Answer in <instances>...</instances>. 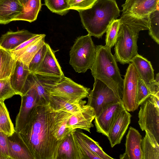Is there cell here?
I'll list each match as a JSON object with an SVG mask.
<instances>
[{
  "instance_id": "6da1fadb",
  "label": "cell",
  "mask_w": 159,
  "mask_h": 159,
  "mask_svg": "<svg viewBox=\"0 0 159 159\" xmlns=\"http://www.w3.org/2000/svg\"><path fill=\"white\" fill-rule=\"evenodd\" d=\"M56 112L49 103L35 106L19 132L34 159H57L61 142L54 135L53 125Z\"/></svg>"
},
{
  "instance_id": "7a4b0ae2",
  "label": "cell",
  "mask_w": 159,
  "mask_h": 159,
  "mask_svg": "<svg viewBox=\"0 0 159 159\" xmlns=\"http://www.w3.org/2000/svg\"><path fill=\"white\" fill-rule=\"evenodd\" d=\"M115 43V57L121 64H129L137 54L139 32L148 29V17L122 14Z\"/></svg>"
},
{
  "instance_id": "3957f363",
  "label": "cell",
  "mask_w": 159,
  "mask_h": 159,
  "mask_svg": "<svg viewBox=\"0 0 159 159\" xmlns=\"http://www.w3.org/2000/svg\"><path fill=\"white\" fill-rule=\"evenodd\" d=\"M88 34L101 38L112 22L120 16L115 0H97L89 8L78 11Z\"/></svg>"
},
{
  "instance_id": "277c9868",
  "label": "cell",
  "mask_w": 159,
  "mask_h": 159,
  "mask_svg": "<svg viewBox=\"0 0 159 159\" xmlns=\"http://www.w3.org/2000/svg\"><path fill=\"white\" fill-rule=\"evenodd\" d=\"M96 48L95 59L90 69L92 75L122 96L123 79L111 48L102 45L96 46Z\"/></svg>"
},
{
  "instance_id": "5b68a950",
  "label": "cell",
  "mask_w": 159,
  "mask_h": 159,
  "mask_svg": "<svg viewBox=\"0 0 159 159\" xmlns=\"http://www.w3.org/2000/svg\"><path fill=\"white\" fill-rule=\"evenodd\" d=\"M96 48L89 34L77 37L70 51L69 64L75 71L85 72L94 61Z\"/></svg>"
},
{
  "instance_id": "8992f818",
  "label": "cell",
  "mask_w": 159,
  "mask_h": 159,
  "mask_svg": "<svg viewBox=\"0 0 159 159\" xmlns=\"http://www.w3.org/2000/svg\"><path fill=\"white\" fill-rule=\"evenodd\" d=\"M140 105L138 122L140 128L150 132L159 143V98L151 95Z\"/></svg>"
},
{
  "instance_id": "52a82bcc",
  "label": "cell",
  "mask_w": 159,
  "mask_h": 159,
  "mask_svg": "<svg viewBox=\"0 0 159 159\" xmlns=\"http://www.w3.org/2000/svg\"><path fill=\"white\" fill-rule=\"evenodd\" d=\"M46 90L49 95L62 98L72 103H79L88 97L90 89L65 76L57 82L49 85Z\"/></svg>"
},
{
  "instance_id": "ba28073f",
  "label": "cell",
  "mask_w": 159,
  "mask_h": 159,
  "mask_svg": "<svg viewBox=\"0 0 159 159\" xmlns=\"http://www.w3.org/2000/svg\"><path fill=\"white\" fill-rule=\"evenodd\" d=\"M122 97L100 80L94 78L93 89L89 92L87 104L94 109L95 116H97L108 106L122 101Z\"/></svg>"
},
{
  "instance_id": "9c48e42d",
  "label": "cell",
  "mask_w": 159,
  "mask_h": 159,
  "mask_svg": "<svg viewBox=\"0 0 159 159\" xmlns=\"http://www.w3.org/2000/svg\"><path fill=\"white\" fill-rule=\"evenodd\" d=\"M129 64L123 79L122 100L125 109L133 112L139 107L136 96L139 76L134 64L132 62Z\"/></svg>"
},
{
  "instance_id": "30bf717a",
  "label": "cell",
  "mask_w": 159,
  "mask_h": 159,
  "mask_svg": "<svg viewBox=\"0 0 159 159\" xmlns=\"http://www.w3.org/2000/svg\"><path fill=\"white\" fill-rule=\"evenodd\" d=\"M26 83L29 89L24 95L21 96V103L19 112L16 119V131L20 132L24 127L28 116L32 109L35 106L41 104L34 86L27 80Z\"/></svg>"
},
{
  "instance_id": "8fae6325",
  "label": "cell",
  "mask_w": 159,
  "mask_h": 159,
  "mask_svg": "<svg viewBox=\"0 0 159 159\" xmlns=\"http://www.w3.org/2000/svg\"><path fill=\"white\" fill-rule=\"evenodd\" d=\"M125 108L122 101L110 104L104 108L94 118L96 131L107 137L109 131L120 112Z\"/></svg>"
},
{
  "instance_id": "7c38bea8",
  "label": "cell",
  "mask_w": 159,
  "mask_h": 159,
  "mask_svg": "<svg viewBox=\"0 0 159 159\" xmlns=\"http://www.w3.org/2000/svg\"><path fill=\"white\" fill-rule=\"evenodd\" d=\"M159 0H126L121 6L122 14L139 18L148 17L152 11L159 7Z\"/></svg>"
},
{
  "instance_id": "4fadbf2b",
  "label": "cell",
  "mask_w": 159,
  "mask_h": 159,
  "mask_svg": "<svg viewBox=\"0 0 159 159\" xmlns=\"http://www.w3.org/2000/svg\"><path fill=\"white\" fill-rule=\"evenodd\" d=\"M131 117L130 113L124 108L114 120L107 137L111 148L120 143L130 123Z\"/></svg>"
},
{
  "instance_id": "5bb4252c",
  "label": "cell",
  "mask_w": 159,
  "mask_h": 159,
  "mask_svg": "<svg viewBox=\"0 0 159 159\" xmlns=\"http://www.w3.org/2000/svg\"><path fill=\"white\" fill-rule=\"evenodd\" d=\"M95 116L94 109L89 105H85L80 111L72 114L70 117L67 127L71 131L79 129L90 133V129L94 126L92 122Z\"/></svg>"
},
{
  "instance_id": "9a60e30c",
  "label": "cell",
  "mask_w": 159,
  "mask_h": 159,
  "mask_svg": "<svg viewBox=\"0 0 159 159\" xmlns=\"http://www.w3.org/2000/svg\"><path fill=\"white\" fill-rule=\"evenodd\" d=\"M47 49L44 57L36 72L37 74L62 78L65 76L55 55L56 51L47 43Z\"/></svg>"
},
{
  "instance_id": "2e32d148",
  "label": "cell",
  "mask_w": 159,
  "mask_h": 159,
  "mask_svg": "<svg viewBox=\"0 0 159 159\" xmlns=\"http://www.w3.org/2000/svg\"><path fill=\"white\" fill-rule=\"evenodd\" d=\"M142 136L139 131L130 126L126 137L125 152L120 156L122 159H143L141 147Z\"/></svg>"
},
{
  "instance_id": "e0dca14e",
  "label": "cell",
  "mask_w": 159,
  "mask_h": 159,
  "mask_svg": "<svg viewBox=\"0 0 159 159\" xmlns=\"http://www.w3.org/2000/svg\"><path fill=\"white\" fill-rule=\"evenodd\" d=\"M7 141L10 159H34L19 132L7 136Z\"/></svg>"
},
{
  "instance_id": "ac0fdd59",
  "label": "cell",
  "mask_w": 159,
  "mask_h": 159,
  "mask_svg": "<svg viewBox=\"0 0 159 159\" xmlns=\"http://www.w3.org/2000/svg\"><path fill=\"white\" fill-rule=\"evenodd\" d=\"M62 78L30 73L27 80L35 87L42 104H48L49 95L46 88L48 85L59 81Z\"/></svg>"
},
{
  "instance_id": "d6986e66",
  "label": "cell",
  "mask_w": 159,
  "mask_h": 159,
  "mask_svg": "<svg viewBox=\"0 0 159 159\" xmlns=\"http://www.w3.org/2000/svg\"><path fill=\"white\" fill-rule=\"evenodd\" d=\"M37 34L25 30L15 32L7 31L2 35L0 38V47L7 51H12L24 42Z\"/></svg>"
},
{
  "instance_id": "ffe728a7",
  "label": "cell",
  "mask_w": 159,
  "mask_h": 159,
  "mask_svg": "<svg viewBox=\"0 0 159 159\" xmlns=\"http://www.w3.org/2000/svg\"><path fill=\"white\" fill-rule=\"evenodd\" d=\"M57 159H84L72 131L68 134L60 144Z\"/></svg>"
},
{
  "instance_id": "44dd1931",
  "label": "cell",
  "mask_w": 159,
  "mask_h": 159,
  "mask_svg": "<svg viewBox=\"0 0 159 159\" xmlns=\"http://www.w3.org/2000/svg\"><path fill=\"white\" fill-rule=\"evenodd\" d=\"M30 74L28 66L16 60L14 73L9 78L11 85L16 95L21 96L25 93L26 82Z\"/></svg>"
},
{
  "instance_id": "7402d4cb",
  "label": "cell",
  "mask_w": 159,
  "mask_h": 159,
  "mask_svg": "<svg viewBox=\"0 0 159 159\" xmlns=\"http://www.w3.org/2000/svg\"><path fill=\"white\" fill-rule=\"evenodd\" d=\"M23 7L19 0H0V24L6 25L13 21Z\"/></svg>"
},
{
  "instance_id": "603a6c76",
  "label": "cell",
  "mask_w": 159,
  "mask_h": 159,
  "mask_svg": "<svg viewBox=\"0 0 159 159\" xmlns=\"http://www.w3.org/2000/svg\"><path fill=\"white\" fill-rule=\"evenodd\" d=\"M134 65L139 77L147 84L154 81V70L151 62L139 54L131 61Z\"/></svg>"
},
{
  "instance_id": "cb8c5ba5",
  "label": "cell",
  "mask_w": 159,
  "mask_h": 159,
  "mask_svg": "<svg viewBox=\"0 0 159 159\" xmlns=\"http://www.w3.org/2000/svg\"><path fill=\"white\" fill-rule=\"evenodd\" d=\"M72 114L63 110L56 111L53 130L55 137L59 141L62 142L71 132L67 128L66 125L69 119Z\"/></svg>"
},
{
  "instance_id": "d4e9b609",
  "label": "cell",
  "mask_w": 159,
  "mask_h": 159,
  "mask_svg": "<svg viewBox=\"0 0 159 159\" xmlns=\"http://www.w3.org/2000/svg\"><path fill=\"white\" fill-rule=\"evenodd\" d=\"M86 103V101L83 100L79 103H73L62 98L49 95V104L56 111L61 110L74 114L80 111Z\"/></svg>"
},
{
  "instance_id": "484cf974",
  "label": "cell",
  "mask_w": 159,
  "mask_h": 159,
  "mask_svg": "<svg viewBox=\"0 0 159 159\" xmlns=\"http://www.w3.org/2000/svg\"><path fill=\"white\" fill-rule=\"evenodd\" d=\"M145 132L141 144L143 159H159V143L150 132Z\"/></svg>"
},
{
  "instance_id": "4316f807",
  "label": "cell",
  "mask_w": 159,
  "mask_h": 159,
  "mask_svg": "<svg viewBox=\"0 0 159 159\" xmlns=\"http://www.w3.org/2000/svg\"><path fill=\"white\" fill-rule=\"evenodd\" d=\"M16 61L10 51L0 47V79L10 78L14 73Z\"/></svg>"
},
{
  "instance_id": "83f0119b",
  "label": "cell",
  "mask_w": 159,
  "mask_h": 159,
  "mask_svg": "<svg viewBox=\"0 0 159 159\" xmlns=\"http://www.w3.org/2000/svg\"><path fill=\"white\" fill-rule=\"evenodd\" d=\"M42 4L41 0H28L21 12L13 21L24 20L32 22L35 20Z\"/></svg>"
},
{
  "instance_id": "f1b7e54d",
  "label": "cell",
  "mask_w": 159,
  "mask_h": 159,
  "mask_svg": "<svg viewBox=\"0 0 159 159\" xmlns=\"http://www.w3.org/2000/svg\"><path fill=\"white\" fill-rule=\"evenodd\" d=\"M45 34L24 49L16 60L21 61L29 67L30 63L33 57L45 43Z\"/></svg>"
},
{
  "instance_id": "f546056e",
  "label": "cell",
  "mask_w": 159,
  "mask_h": 159,
  "mask_svg": "<svg viewBox=\"0 0 159 159\" xmlns=\"http://www.w3.org/2000/svg\"><path fill=\"white\" fill-rule=\"evenodd\" d=\"M79 135L84 143L101 159H113L103 150L99 143L84 133L80 129L74 130Z\"/></svg>"
},
{
  "instance_id": "4dcf8cb0",
  "label": "cell",
  "mask_w": 159,
  "mask_h": 159,
  "mask_svg": "<svg viewBox=\"0 0 159 159\" xmlns=\"http://www.w3.org/2000/svg\"><path fill=\"white\" fill-rule=\"evenodd\" d=\"M15 131L4 101H0V132L9 136Z\"/></svg>"
},
{
  "instance_id": "1f68e13d",
  "label": "cell",
  "mask_w": 159,
  "mask_h": 159,
  "mask_svg": "<svg viewBox=\"0 0 159 159\" xmlns=\"http://www.w3.org/2000/svg\"><path fill=\"white\" fill-rule=\"evenodd\" d=\"M149 34L158 44H159V9L157 8L148 16Z\"/></svg>"
},
{
  "instance_id": "d6a6232c",
  "label": "cell",
  "mask_w": 159,
  "mask_h": 159,
  "mask_svg": "<svg viewBox=\"0 0 159 159\" xmlns=\"http://www.w3.org/2000/svg\"><path fill=\"white\" fill-rule=\"evenodd\" d=\"M69 0H44L45 4L52 12L63 16L70 11Z\"/></svg>"
},
{
  "instance_id": "836d02e7",
  "label": "cell",
  "mask_w": 159,
  "mask_h": 159,
  "mask_svg": "<svg viewBox=\"0 0 159 159\" xmlns=\"http://www.w3.org/2000/svg\"><path fill=\"white\" fill-rule=\"evenodd\" d=\"M119 24V19H116L114 20L111 24L106 32L105 46L111 49L115 44Z\"/></svg>"
},
{
  "instance_id": "e575fe53",
  "label": "cell",
  "mask_w": 159,
  "mask_h": 159,
  "mask_svg": "<svg viewBox=\"0 0 159 159\" xmlns=\"http://www.w3.org/2000/svg\"><path fill=\"white\" fill-rule=\"evenodd\" d=\"M152 95L147 84L139 77L138 80L136 96V103L139 105L147 98Z\"/></svg>"
},
{
  "instance_id": "d590c367",
  "label": "cell",
  "mask_w": 159,
  "mask_h": 159,
  "mask_svg": "<svg viewBox=\"0 0 159 159\" xmlns=\"http://www.w3.org/2000/svg\"><path fill=\"white\" fill-rule=\"evenodd\" d=\"M47 43L45 42L33 57L29 66L30 73L34 74L42 61L47 50Z\"/></svg>"
},
{
  "instance_id": "8d00e7d4",
  "label": "cell",
  "mask_w": 159,
  "mask_h": 159,
  "mask_svg": "<svg viewBox=\"0 0 159 159\" xmlns=\"http://www.w3.org/2000/svg\"><path fill=\"white\" fill-rule=\"evenodd\" d=\"M16 93L12 87L10 79H0V101H4Z\"/></svg>"
},
{
  "instance_id": "74e56055",
  "label": "cell",
  "mask_w": 159,
  "mask_h": 159,
  "mask_svg": "<svg viewBox=\"0 0 159 159\" xmlns=\"http://www.w3.org/2000/svg\"><path fill=\"white\" fill-rule=\"evenodd\" d=\"M72 131L78 147L83 154L84 159H101L88 148L74 130Z\"/></svg>"
},
{
  "instance_id": "f35d334b",
  "label": "cell",
  "mask_w": 159,
  "mask_h": 159,
  "mask_svg": "<svg viewBox=\"0 0 159 159\" xmlns=\"http://www.w3.org/2000/svg\"><path fill=\"white\" fill-rule=\"evenodd\" d=\"M97 0H69L68 5L70 10L78 11L90 7Z\"/></svg>"
},
{
  "instance_id": "ab89813d",
  "label": "cell",
  "mask_w": 159,
  "mask_h": 159,
  "mask_svg": "<svg viewBox=\"0 0 159 159\" xmlns=\"http://www.w3.org/2000/svg\"><path fill=\"white\" fill-rule=\"evenodd\" d=\"M7 135L0 132V159H10Z\"/></svg>"
},
{
  "instance_id": "60d3db41",
  "label": "cell",
  "mask_w": 159,
  "mask_h": 159,
  "mask_svg": "<svg viewBox=\"0 0 159 159\" xmlns=\"http://www.w3.org/2000/svg\"><path fill=\"white\" fill-rule=\"evenodd\" d=\"M22 5L24 6L28 0H19Z\"/></svg>"
},
{
  "instance_id": "b9f144b4",
  "label": "cell",
  "mask_w": 159,
  "mask_h": 159,
  "mask_svg": "<svg viewBox=\"0 0 159 159\" xmlns=\"http://www.w3.org/2000/svg\"><path fill=\"white\" fill-rule=\"evenodd\" d=\"M155 80L157 82H159V73H157L156 74V76L155 79Z\"/></svg>"
}]
</instances>
